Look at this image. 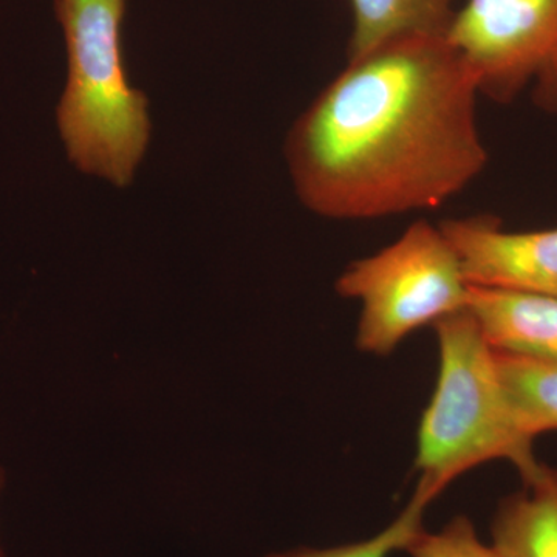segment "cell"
Instances as JSON below:
<instances>
[{
  "label": "cell",
  "instance_id": "6da1fadb",
  "mask_svg": "<svg viewBox=\"0 0 557 557\" xmlns=\"http://www.w3.org/2000/svg\"><path fill=\"white\" fill-rule=\"evenodd\" d=\"M479 97L446 35L410 36L348 61L288 132L296 196L333 220L443 207L487 163Z\"/></svg>",
  "mask_w": 557,
  "mask_h": 557
},
{
  "label": "cell",
  "instance_id": "7a4b0ae2",
  "mask_svg": "<svg viewBox=\"0 0 557 557\" xmlns=\"http://www.w3.org/2000/svg\"><path fill=\"white\" fill-rule=\"evenodd\" d=\"M67 51V79L57 106L67 159L115 188L134 182L148 152L149 100L132 87L123 53L126 0H54Z\"/></svg>",
  "mask_w": 557,
  "mask_h": 557
},
{
  "label": "cell",
  "instance_id": "3957f363",
  "mask_svg": "<svg viewBox=\"0 0 557 557\" xmlns=\"http://www.w3.org/2000/svg\"><path fill=\"white\" fill-rule=\"evenodd\" d=\"M434 329L438 380L418 428L416 491L434 502L454 480L487 461L507 460L520 478L533 471L539 465L534 442L512 416L496 348L471 311H457Z\"/></svg>",
  "mask_w": 557,
  "mask_h": 557
},
{
  "label": "cell",
  "instance_id": "277c9868",
  "mask_svg": "<svg viewBox=\"0 0 557 557\" xmlns=\"http://www.w3.org/2000/svg\"><path fill=\"white\" fill-rule=\"evenodd\" d=\"M361 304L357 347L387 357L417 330L467 309L469 284L438 225L418 220L394 244L348 263L335 284Z\"/></svg>",
  "mask_w": 557,
  "mask_h": 557
},
{
  "label": "cell",
  "instance_id": "5b68a950",
  "mask_svg": "<svg viewBox=\"0 0 557 557\" xmlns=\"http://www.w3.org/2000/svg\"><path fill=\"white\" fill-rule=\"evenodd\" d=\"M446 38L478 79L480 95L511 102L557 51V0H465Z\"/></svg>",
  "mask_w": 557,
  "mask_h": 557
},
{
  "label": "cell",
  "instance_id": "8992f818",
  "mask_svg": "<svg viewBox=\"0 0 557 557\" xmlns=\"http://www.w3.org/2000/svg\"><path fill=\"white\" fill-rule=\"evenodd\" d=\"M471 287L557 298V228L507 231L490 215L438 223Z\"/></svg>",
  "mask_w": 557,
  "mask_h": 557
},
{
  "label": "cell",
  "instance_id": "52a82bcc",
  "mask_svg": "<svg viewBox=\"0 0 557 557\" xmlns=\"http://www.w3.org/2000/svg\"><path fill=\"white\" fill-rule=\"evenodd\" d=\"M467 309L496 350L557 362V298L469 285Z\"/></svg>",
  "mask_w": 557,
  "mask_h": 557
},
{
  "label": "cell",
  "instance_id": "ba28073f",
  "mask_svg": "<svg viewBox=\"0 0 557 557\" xmlns=\"http://www.w3.org/2000/svg\"><path fill=\"white\" fill-rule=\"evenodd\" d=\"M522 482L498 504L493 548L500 557H557V469L539 461Z\"/></svg>",
  "mask_w": 557,
  "mask_h": 557
},
{
  "label": "cell",
  "instance_id": "9c48e42d",
  "mask_svg": "<svg viewBox=\"0 0 557 557\" xmlns=\"http://www.w3.org/2000/svg\"><path fill=\"white\" fill-rule=\"evenodd\" d=\"M351 11L348 61L410 36L446 35L456 0H347Z\"/></svg>",
  "mask_w": 557,
  "mask_h": 557
},
{
  "label": "cell",
  "instance_id": "30bf717a",
  "mask_svg": "<svg viewBox=\"0 0 557 557\" xmlns=\"http://www.w3.org/2000/svg\"><path fill=\"white\" fill-rule=\"evenodd\" d=\"M498 376L522 434L557 431V362L496 350Z\"/></svg>",
  "mask_w": 557,
  "mask_h": 557
},
{
  "label": "cell",
  "instance_id": "8fae6325",
  "mask_svg": "<svg viewBox=\"0 0 557 557\" xmlns=\"http://www.w3.org/2000/svg\"><path fill=\"white\" fill-rule=\"evenodd\" d=\"M431 504L426 496L416 491L408 507L376 536L339 547L295 548L267 557H388L397 549H405L410 539L423 528V516Z\"/></svg>",
  "mask_w": 557,
  "mask_h": 557
},
{
  "label": "cell",
  "instance_id": "7c38bea8",
  "mask_svg": "<svg viewBox=\"0 0 557 557\" xmlns=\"http://www.w3.org/2000/svg\"><path fill=\"white\" fill-rule=\"evenodd\" d=\"M405 552L409 557H500L493 545L480 541L474 523L465 516H457L437 533L421 528Z\"/></svg>",
  "mask_w": 557,
  "mask_h": 557
},
{
  "label": "cell",
  "instance_id": "4fadbf2b",
  "mask_svg": "<svg viewBox=\"0 0 557 557\" xmlns=\"http://www.w3.org/2000/svg\"><path fill=\"white\" fill-rule=\"evenodd\" d=\"M534 102L545 112H557V51L533 83Z\"/></svg>",
  "mask_w": 557,
  "mask_h": 557
},
{
  "label": "cell",
  "instance_id": "5bb4252c",
  "mask_svg": "<svg viewBox=\"0 0 557 557\" xmlns=\"http://www.w3.org/2000/svg\"><path fill=\"white\" fill-rule=\"evenodd\" d=\"M5 471L0 467V497H2L3 487H5ZM0 557H5V549H3L2 539H0Z\"/></svg>",
  "mask_w": 557,
  "mask_h": 557
}]
</instances>
